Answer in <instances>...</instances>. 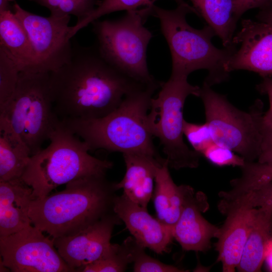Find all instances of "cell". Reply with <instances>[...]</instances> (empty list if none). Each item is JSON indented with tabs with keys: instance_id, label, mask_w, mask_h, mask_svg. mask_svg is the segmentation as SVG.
<instances>
[{
	"instance_id": "7402d4cb",
	"label": "cell",
	"mask_w": 272,
	"mask_h": 272,
	"mask_svg": "<svg viewBox=\"0 0 272 272\" xmlns=\"http://www.w3.org/2000/svg\"><path fill=\"white\" fill-rule=\"evenodd\" d=\"M0 45L13 57L21 72H34V55L28 35L11 10L0 12Z\"/></svg>"
},
{
	"instance_id": "5bb4252c",
	"label": "cell",
	"mask_w": 272,
	"mask_h": 272,
	"mask_svg": "<svg viewBox=\"0 0 272 272\" xmlns=\"http://www.w3.org/2000/svg\"><path fill=\"white\" fill-rule=\"evenodd\" d=\"M233 43L239 46L225 65L227 72L245 70L272 77V26L243 19Z\"/></svg>"
},
{
	"instance_id": "e575fe53",
	"label": "cell",
	"mask_w": 272,
	"mask_h": 272,
	"mask_svg": "<svg viewBox=\"0 0 272 272\" xmlns=\"http://www.w3.org/2000/svg\"><path fill=\"white\" fill-rule=\"evenodd\" d=\"M271 176H272V175H270L267 179H268L270 177H271ZM266 180H265V181H266ZM264 181H262V182H260V183L263 182H264ZM260 183V182H257V183H251V184H239V183H232V184H242V185H252V184H254Z\"/></svg>"
},
{
	"instance_id": "4fadbf2b",
	"label": "cell",
	"mask_w": 272,
	"mask_h": 272,
	"mask_svg": "<svg viewBox=\"0 0 272 272\" xmlns=\"http://www.w3.org/2000/svg\"><path fill=\"white\" fill-rule=\"evenodd\" d=\"M121 222L113 213L75 235L53 238L54 246L72 271H81L110 252L112 231Z\"/></svg>"
},
{
	"instance_id": "9a60e30c",
	"label": "cell",
	"mask_w": 272,
	"mask_h": 272,
	"mask_svg": "<svg viewBox=\"0 0 272 272\" xmlns=\"http://www.w3.org/2000/svg\"><path fill=\"white\" fill-rule=\"evenodd\" d=\"M113 210L138 243L158 254L169 252L174 239L172 228L152 216L147 208L123 193L116 196Z\"/></svg>"
},
{
	"instance_id": "1f68e13d",
	"label": "cell",
	"mask_w": 272,
	"mask_h": 272,
	"mask_svg": "<svg viewBox=\"0 0 272 272\" xmlns=\"http://www.w3.org/2000/svg\"><path fill=\"white\" fill-rule=\"evenodd\" d=\"M257 161L272 166V126L264 124L261 153Z\"/></svg>"
},
{
	"instance_id": "83f0119b",
	"label": "cell",
	"mask_w": 272,
	"mask_h": 272,
	"mask_svg": "<svg viewBox=\"0 0 272 272\" xmlns=\"http://www.w3.org/2000/svg\"><path fill=\"white\" fill-rule=\"evenodd\" d=\"M134 272H180L184 270L164 263L148 255L145 247L132 236L127 237Z\"/></svg>"
},
{
	"instance_id": "f546056e",
	"label": "cell",
	"mask_w": 272,
	"mask_h": 272,
	"mask_svg": "<svg viewBox=\"0 0 272 272\" xmlns=\"http://www.w3.org/2000/svg\"><path fill=\"white\" fill-rule=\"evenodd\" d=\"M183 134L193 150L201 156L202 153L214 142L210 128L206 122L198 124L184 120Z\"/></svg>"
},
{
	"instance_id": "3957f363",
	"label": "cell",
	"mask_w": 272,
	"mask_h": 272,
	"mask_svg": "<svg viewBox=\"0 0 272 272\" xmlns=\"http://www.w3.org/2000/svg\"><path fill=\"white\" fill-rule=\"evenodd\" d=\"M162 83L141 84L126 95L115 110L104 117L61 120L89 145L91 150L102 149L162 159L147 124L153 95Z\"/></svg>"
},
{
	"instance_id": "277c9868",
	"label": "cell",
	"mask_w": 272,
	"mask_h": 272,
	"mask_svg": "<svg viewBox=\"0 0 272 272\" xmlns=\"http://www.w3.org/2000/svg\"><path fill=\"white\" fill-rule=\"evenodd\" d=\"M193 13L199 17L193 6L177 5L166 10L156 5L152 15L160 21L161 30L170 49L172 59L170 77H185L192 72L206 70L208 74L203 83L212 87L229 80L230 73L225 65L237 46L220 49L212 43L216 36L208 25L201 29L193 28L186 21V15Z\"/></svg>"
},
{
	"instance_id": "ac0fdd59",
	"label": "cell",
	"mask_w": 272,
	"mask_h": 272,
	"mask_svg": "<svg viewBox=\"0 0 272 272\" xmlns=\"http://www.w3.org/2000/svg\"><path fill=\"white\" fill-rule=\"evenodd\" d=\"M126 171L122 179L115 183L130 200L147 208L153 194V183L158 168L166 161L138 154L125 153Z\"/></svg>"
},
{
	"instance_id": "6da1fadb",
	"label": "cell",
	"mask_w": 272,
	"mask_h": 272,
	"mask_svg": "<svg viewBox=\"0 0 272 272\" xmlns=\"http://www.w3.org/2000/svg\"><path fill=\"white\" fill-rule=\"evenodd\" d=\"M70 60L50 73L53 110L60 119H90L115 110L142 83L108 62L95 46L73 44Z\"/></svg>"
},
{
	"instance_id": "8fae6325",
	"label": "cell",
	"mask_w": 272,
	"mask_h": 272,
	"mask_svg": "<svg viewBox=\"0 0 272 272\" xmlns=\"http://www.w3.org/2000/svg\"><path fill=\"white\" fill-rule=\"evenodd\" d=\"M12 8L28 35L34 55V72L50 73L70 60L73 49L69 25L71 16H41L16 2Z\"/></svg>"
},
{
	"instance_id": "30bf717a",
	"label": "cell",
	"mask_w": 272,
	"mask_h": 272,
	"mask_svg": "<svg viewBox=\"0 0 272 272\" xmlns=\"http://www.w3.org/2000/svg\"><path fill=\"white\" fill-rule=\"evenodd\" d=\"M220 194L219 209L227 217L215 244L218 261L221 262L223 271L233 272L241 259L257 207L272 200V180L254 186H232Z\"/></svg>"
},
{
	"instance_id": "cb8c5ba5",
	"label": "cell",
	"mask_w": 272,
	"mask_h": 272,
	"mask_svg": "<svg viewBox=\"0 0 272 272\" xmlns=\"http://www.w3.org/2000/svg\"><path fill=\"white\" fill-rule=\"evenodd\" d=\"M159 0H102L92 13L86 18L71 26L70 36L72 38L81 29L87 27L100 17L110 13L129 11L141 8L151 7ZM177 5H188L184 0H172Z\"/></svg>"
},
{
	"instance_id": "52a82bcc",
	"label": "cell",
	"mask_w": 272,
	"mask_h": 272,
	"mask_svg": "<svg viewBox=\"0 0 272 272\" xmlns=\"http://www.w3.org/2000/svg\"><path fill=\"white\" fill-rule=\"evenodd\" d=\"M198 97L213 142L227 147L246 162L257 161L261 153L264 124L263 104L257 99L248 111L239 109L226 96L203 83Z\"/></svg>"
},
{
	"instance_id": "4dcf8cb0",
	"label": "cell",
	"mask_w": 272,
	"mask_h": 272,
	"mask_svg": "<svg viewBox=\"0 0 272 272\" xmlns=\"http://www.w3.org/2000/svg\"><path fill=\"white\" fill-rule=\"evenodd\" d=\"M256 89L268 98L269 107L264 113L263 120L264 124L272 126V77L262 78L261 81L256 86Z\"/></svg>"
},
{
	"instance_id": "d590c367",
	"label": "cell",
	"mask_w": 272,
	"mask_h": 272,
	"mask_svg": "<svg viewBox=\"0 0 272 272\" xmlns=\"http://www.w3.org/2000/svg\"><path fill=\"white\" fill-rule=\"evenodd\" d=\"M6 1H9V2H11V1H15V0H6Z\"/></svg>"
},
{
	"instance_id": "603a6c76",
	"label": "cell",
	"mask_w": 272,
	"mask_h": 272,
	"mask_svg": "<svg viewBox=\"0 0 272 272\" xmlns=\"http://www.w3.org/2000/svg\"><path fill=\"white\" fill-rule=\"evenodd\" d=\"M194 8L222 41L224 47L236 46L233 43L239 18L234 0H190Z\"/></svg>"
},
{
	"instance_id": "d6986e66",
	"label": "cell",
	"mask_w": 272,
	"mask_h": 272,
	"mask_svg": "<svg viewBox=\"0 0 272 272\" xmlns=\"http://www.w3.org/2000/svg\"><path fill=\"white\" fill-rule=\"evenodd\" d=\"M272 244V200L257 208L237 269L260 271Z\"/></svg>"
},
{
	"instance_id": "d4e9b609",
	"label": "cell",
	"mask_w": 272,
	"mask_h": 272,
	"mask_svg": "<svg viewBox=\"0 0 272 272\" xmlns=\"http://www.w3.org/2000/svg\"><path fill=\"white\" fill-rule=\"evenodd\" d=\"M20 72L13 57L0 45V111L5 108L13 97Z\"/></svg>"
},
{
	"instance_id": "f1b7e54d",
	"label": "cell",
	"mask_w": 272,
	"mask_h": 272,
	"mask_svg": "<svg viewBox=\"0 0 272 272\" xmlns=\"http://www.w3.org/2000/svg\"><path fill=\"white\" fill-rule=\"evenodd\" d=\"M208 161L218 166L243 167L245 164L243 158L230 149L213 142L201 154Z\"/></svg>"
},
{
	"instance_id": "2e32d148",
	"label": "cell",
	"mask_w": 272,
	"mask_h": 272,
	"mask_svg": "<svg viewBox=\"0 0 272 272\" xmlns=\"http://www.w3.org/2000/svg\"><path fill=\"white\" fill-rule=\"evenodd\" d=\"M209 207L205 194L195 192L191 187L180 217L172 228L173 238L183 250L206 251L211 247V239L218 237L220 228L202 216Z\"/></svg>"
},
{
	"instance_id": "836d02e7",
	"label": "cell",
	"mask_w": 272,
	"mask_h": 272,
	"mask_svg": "<svg viewBox=\"0 0 272 272\" xmlns=\"http://www.w3.org/2000/svg\"><path fill=\"white\" fill-rule=\"evenodd\" d=\"M256 18L258 21L272 26V0L259 8Z\"/></svg>"
},
{
	"instance_id": "d6a6232c",
	"label": "cell",
	"mask_w": 272,
	"mask_h": 272,
	"mask_svg": "<svg viewBox=\"0 0 272 272\" xmlns=\"http://www.w3.org/2000/svg\"><path fill=\"white\" fill-rule=\"evenodd\" d=\"M270 0H234L237 16L240 19L244 13L255 8H260Z\"/></svg>"
},
{
	"instance_id": "9c48e42d",
	"label": "cell",
	"mask_w": 272,
	"mask_h": 272,
	"mask_svg": "<svg viewBox=\"0 0 272 272\" xmlns=\"http://www.w3.org/2000/svg\"><path fill=\"white\" fill-rule=\"evenodd\" d=\"M50 73L21 72L16 90L2 111L28 147L31 156L39 152L59 120L53 110Z\"/></svg>"
},
{
	"instance_id": "8992f818",
	"label": "cell",
	"mask_w": 272,
	"mask_h": 272,
	"mask_svg": "<svg viewBox=\"0 0 272 272\" xmlns=\"http://www.w3.org/2000/svg\"><path fill=\"white\" fill-rule=\"evenodd\" d=\"M153 6L127 11L117 19H98L91 23L95 46L103 57L125 75L144 84L158 82L150 74L147 62L153 36L144 24L152 15Z\"/></svg>"
},
{
	"instance_id": "4316f807",
	"label": "cell",
	"mask_w": 272,
	"mask_h": 272,
	"mask_svg": "<svg viewBox=\"0 0 272 272\" xmlns=\"http://www.w3.org/2000/svg\"><path fill=\"white\" fill-rule=\"evenodd\" d=\"M47 8L50 15H74L79 22L88 17L95 8L96 0H29Z\"/></svg>"
},
{
	"instance_id": "7a4b0ae2",
	"label": "cell",
	"mask_w": 272,
	"mask_h": 272,
	"mask_svg": "<svg viewBox=\"0 0 272 272\" xmlns=\"http://www.w3.org/2000/svg\"><path fill=\"white\" fill-rule=\"evenodd\" d=\"M105 175L74 180L61 191L33 199L28 212L32 224L56 238L75 235L114 213L116 182Z\"/></svg>"
},
{
	"instance_id": "5b68a950",
	"label": "cell",
	"mask_w": 272,
	"mask_h": 272,
	"mask_svg": "<svg viewBox=\"0 0 272 272\" xmlns=\"http://www.w3.org/2000/svg\"><path fill=\"white\" fill-rule=\"evenodd\" d=\"M50 143L31 156L21 176L33 189V199L45 197L57 186L87 176L104 175L113 163L91 156L89 145L59 119Z\"/></svg>"
},
{
	"instance_id": "ba28073f",
	"label": "cell",
	"mask_w": 272,
	"mask_h": 272,
	"mask_svg": "<svg viewBox=\"0 0 272 272\" xmlns=\"http://www.w3.org/2000/svg\"><path fill=\"white\" fill-rule=\"evenodd\" d=\"M200 87L185 77H172L163 82L156 98H152L147 117L148 127L158 138L169 167L196 168L201 155L190 149L183 140V110L187 97H198Z\"/></svg>"
},
{
	"instance_id": "7c38bea8",
	"label": "cell",
	"mask_w": 272,
	"mask_h": 272,
	"mask_svg": "<svg viewBox=\"0 0 272 272\" xmlns=\"http://www.w3.org/2000/svg\"><path fill=\"white\" fill-rule=\"evenodd\" d=\"M0 254L1 264L13 272H73L53 238L33 225L0 237Z\"/></svg>"
},
{
	"instance_id": "44dd1931",
	"label": "cell",
	"mask_w": 272,
	"mask_h": 272,
	"mask_svg": "<svg viewBox=\"0 0 272 272\" xmlns=\"http://www.w3.org/2000/svg\"><path fill=\"white\" fill-rule=\"evenodd\" d=\"M31 156L28 147L10 122L0 116V181L21 177Z\"/></svg>"
},
{
	"instance_id": "e0dca14e",
	"label": "cell",
	"mask_w": 272,
	"mask_h": 272,
	"mask_svg": "<svg viewBox=\"0 0 272 272\" xmlns=\"http://www.w3.org/2000/svg\"><path fill=\"white\" fill-rule=\"evenodd\" d=\"M32 192L21 177L0 181V237L33 225L28 214Z\"/></svg>"
},
{
	"instance_id": "484cf974",
	"label": "cell",
	"mask_w": 272,
	"mask_h": 272,
	"mask_svg": "<svg viewBox=\"0 0 272 272\" xmlns=\"http://www.w3.org/2000/svg\"><path fill=\"white\" fill-rule=\"evenodd\" d=\"M128 241L121 244H114L110 252L100 259L85 266L82 272H122L132 263Z\"/></svg>"
},
{
	"instance_id": "ffe728a7",
	"label": "cell",
	"mask_w": 272,
	"mask_h": 272,
	"mask_svg": "<svg viewBox=\"0 0 272 272\" xmlns=\"http://www.w3.org/2000/svg\"><path fill=\"white\" fill-rule=\"evenodd\" d=\"M169 167L166 160L158 168L152 197L157 218L173 228L180 217L191 186L176 185L170 175Z\"/></svg>"
}]
</instances>
